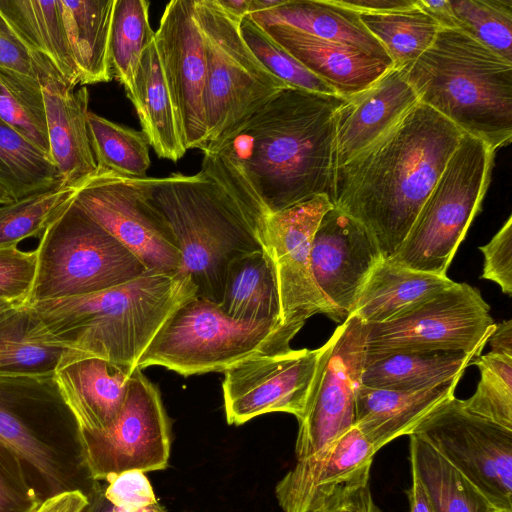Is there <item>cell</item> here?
I'll return each mask as SVG.
<instances>
[{
    "label": "cell",
    "mask_w": 512,
    "mask_h": 512,
    "mask_svg": "<svg viewBox=\"0 0 512 512\" xmlns=\"http://www.w3.org/2000/svg\"><path fill=\"white\" fill-rule=\"evenodd\" d=\"M346 98L288 87L201 151V172L262 229L268 214L332 201L335 116Z\"/></svg>",
    "instance_id": "6da1fadb"
},
{
    "label": "cell",
    "mask_w": 512,
    "mask_h": 512,
    "mask_svg": "<svg viewBox=\"0 0 512 512\" xmlns=\"http://www.w3.org/2000/svg\"><path fill=\"white\" fill-rule=\"evenodd\" d=\"M463 134L418 102L376 142L334 170L333 205L368 230L384 259L392 258Z\"/></svg>",
    "instance_id": "7a4b0ae2"
},
{
    "label": "cell",
    "mask_w": 512,
    "mask_h": 512,
    "mask_svg": "<svg viewBox=\"0 0 512 512\" xmlns=\"http://www.w3.org/2000/svg\"><path fill=\"white\" fill-rule=\"evenodd\" d=\"M196 296L197 288L184 271H147L102 291L28 306L67 348L137 368L164 323Z\"/></svg>",
    "instance_id": "3957f363"
},
{
    "label": "cell",
    "mask_w": 512,
    "mask_h": 512,
    "mask_svg": "<svg viewBox=\"0 0 512 512\" xmlns=\"http://www.w3.org/2000/svg\"><path fill=\"white\" fill-rule=\"evenodd\" d=\"M420 103L496 151L512 139V62L458 28H441L410 66Z\"/></svg>",
    "instance_id": "277c9868"
},
{
    "label": "cell",
    "mask_w": 512,
    "mask_h": 512,
    "mask_svg": "<svg viewBox=\"0 0 512 512\" xmlns=\"http://www.w3.org/2000/svg\"><path fill=\"white\" fill-rule=\"evenodd\" d=\"M151 204L172 229L182 255V270L197 297L220 303L229 263L262 249L261 227L215 181L199 171L142 179Z\"/></svg>",
    "instance_id": "5b68a950"
},
{
    "label": "cell",
    "mask_w": 512,
    "mask_h": 512,
    "mask_svg": "<svg viewBox=\"0 0 512 512\" xmlns=\"http://www.w3.org/2000/svg\"><path fill=\"white\" fill-rule=\"evenodd\" d=\"M0 442L40 483L43 500L73 490L88 497L98 482L86 469L80 429L54 373L0 375Z\"/></svg>",
    "instance_id": "8992f818"
},
{
    "label": "cell",
    "mask_w": 512,
    "mask_h": 512,
    "mask_svg": "<svg viewBox=\"0 0 512 512\" xmlns=\"http://www.w3.org/2000/svg\"><path fill=\"white\" fill-rule=\"evenodd\" d=\"M301 328L280 321L237 320L196 296L164 323L137 367L161 366L183 376L225 372L246 360L291 350Z\"/></svg>",
    "instance_id": "52a82bcc"
},
{
    "label": "cell",
    "mask_w": 512,
    "mask_h": 512,
    "mask_svg": "<svg viewBox=\"0 0 512 512\" xmlns=\"http://www.w3.org/2000/svg\"><path fill=\"white\" fill-rule=\"evenodd\" d=\"M496 151L463 134L409 233L390 260L447 276L448 267L488 189Z\"/></svg>",
    "instance_id": "ba28073f"
},
{
    "label": "cell",
    "mask_w": 512,
    "mask_h": 512,
    "mask_svg": "<svg viewBox=\"0 0 512 512\" xmlns=\"http://www.w3.org/2000/svg\"><path fill=\"white\" fill-rule=\"evenodd\" d=\"M35 250L37 272L26 305L95 293L148 271L74 198L48 225Z\"/></svg>",
    "instance_id": "9c48e42d"
},
{
    "label": "cell",
    "mask_w": 512,
    "mask_h": 512,
    "mask_svg": "<svg viewBox=\"0 0 512 512\" xmlns=\"http://www.w3.org/2000/svg\"><path fill=\"white\" fill-rule=\"evenodd\" d=\"M195 5L207 61L204 118L208 144L289 86L255 57L241 35L240 22L217 0H195Z\"/></svg>",
    "instance_id": "30bf717a"
},
{
    "label": "cell",
    "mask_w": 512,
    "mask_h": 512,
    "mask_svg": "<svg viewBox=\"0 0 512 512\" xmlns=\"http://www.w3.org/2000/svg\"><path fill=\"white\" fill-rule=\"evenodd\" d=\"M495 327L480 291L454 282L398 318L366 324L365 360L427 350H462L479 357Z\"/></svg>",
    "instance_id": "8fae6325"
},
{
    "label": "cell",
    "mask_w": 512,
    "mask_h": 512,
    "mask_svg": "<svg viewBox=\"0 0 512 512\" xmlns=\"http://www.w3.org/2000/svg\"><path fill=\"white\" fill-rule=\"evenodd\" d=\"M498 510L512 511V430L467 411L455 396L413 431Z\"/></svg>",
    "instance_id": "7c38bea8"
},
{
    "label": "cell",
    "mask_w": 512,
    "mask_h": 512,
    "mask_svg": "<svg viewBox=\"0 0 512 512\" xmlns=\"http://www.w3.org/2000/svg\"><path fill=\"white\" fill-rule=\"evenodd\" d=\"M86 469L94 481L125 471L163 470L170 456V420L158 388L136 368L121 411L103 431H81Z\"/></svg>",
    "instance_id": "4fadbf2b"
},
{
    "label": "cell",
    "mask_w": 512,
    "mask_h": 512,
    "mask_svg": "<svg viewBox=\"0 0 512 512\" xmlns=\"http://www.w3.org/2000/svg\"><path fill=\"white\" fill-rule=\"evenodd\" d=\"M142 179L96 171L74 185V202L148 271H183L174 233L148 200Z\"/></svg>",
    "instance_id": "5bb4252c"
},
{
    "label": "cell",
    "mask_w": 512,
    "mask_h": 512,
    "mask_svg": "<svg viewBox=\"0 0 512 512\" xmlns=\"http://www.w3.org/2000/svg\"><path fill=\"white\" fill-rule=\"evenodd\" d=\"M366 323L350 314L321 346L318 368L295 444L297 461L312 457L355 426L365 365Z\"/></svg>",
    "instance_id": "9a60e30c"
},
{
    "label": "cell",
    "mask_w": 512,
    "mask_h": 512,
    "mask_svg": "<svg viewBox=\"0 0 512 512\" xmlns=\"http://www.w3.org/2000/svg\"><path fill=\"white\" fill-rule=\"evenodd\" d=\"M333 206L327 195L319 194L264 219L260 243L275 268L285 325L303 327L315 314H326L337 323L343 322L318 289L310 259L314 233Z\"/></svg>",
    "instance_id": "2e32d148"
},
{
    "label": "cell",
    "mask_w": 512,
    "mask_h": 512,
    "mask_svg": "<svg viewBox=\"0 0 512 512\" xmlns=\"http://www.w3.org/2000/svg\"><path fill=\"white\" fill-rule=\"evenodd\" d=\"M322 348L289 350L246 360L224 373L226 421L242 425L272 412L299 420L306 408Z\"/></svg>",
    "instance_id": "e0dca14e"
},
{
    "label": "cell",
    "mask_w": 512,
    "mask_h": 512,
    "mask_svg": "<svg viewBox=\"0 0 512 512\" xmlns=\"http://www.w3.org/2000/svg\"><path fill=\"white\" fill-rule=\"evenodd\" d=\"M155 45L186 150L207 145L204 37L195 0L170 1L155 31Z\"/></svg>",
    "instance_id": "ac0fdd59"
},
{
    "label": "cell",
    "mask_w": 512,
    "mask_h": 512,
    "mask_svg": "<svg viewBox=\"0 0 512 512\" xmlns=\"http://www.w3.org/2000/svg\"><path fill=\"white\" fill-rule=\"evenodd\" d=\"M310 259L318 289L344 321L383 255L361 223L333 206L314 233Z\"/></svg>",
    "instance_id": "d6986e66"
},
{
    "label": "cell",
    "mask_w": 512,
    "mask_h": 512,
    "mask_svg": "<svg viewBox=\"0 0 512 512\" xmlns=\"http://www.w3.org/2000/svg\"><path fill=\"white\" fill-rule=\"evenodd\" d=\"M377 451L353 426L318 454L296 461L276 485L280 507L284 512H307L338 490L369 482Z\"/></svg>",
    "instance_id": "ffe728a7"
},
{
    "label": "cell",
    "mask_w": 512,
    "mask_h": 512,
    "mask_svg": "<svg viewBox=\"0 0 512 512\" xmlns=\"http://www.w3.org/2000/svg\"><path fill=\"white\" fill-rule=\"evenodd\" d=\"M406 68H391L345 99L335 116L334 170L372 145L417 103Z\"/></svg>",
    "instance_id": "44dd1931"
},
{
    "label": "cell",
    "mask_w": 512,
    "mask_h": 512,
    "mask_svg": "<svg viewBox=\"0 0 512 512\" xmlns=\"http://www.w3.org/2000/svg\"><path fill=\"white\" fill-rule=\"evenodd\" d=\"M135 369L77 351L61 361L54 379L81 431H103L115 422Z\"/></svg>",
    "instance_id": "7402d4cb"
},
{
    "label": "cell",
    "mask_w": 512,
    "mask_h": 512,
    "mask_svg": "<svg viewBox=\"0 0 512 512\" xmlns=\"http://www.w3.org/2000/svg\"><path fill=\"white\" fill-rule=\"evenodd\" d=\"M49 157L65 185L92 176L97 170L87 125L89 92L71 88L59 75L41 82Z\"/></svg>",
    "instance_id": "603a6c76"
},
{
    "label": "cell",
    "mask_w": 512,
    "mask_h": 512,
    "mask_svg": "<svg viewBox=\"0 0 512 512\" xmlns=\"http://www.w3.org/2000/svg\"><path fill=\"white\" fill-rule=\"evenodd\" d=\"M261 27L304 67L344 98L368 88L392 68L391 64L356 49L284 25Z\"/></svg>",
    "instance_id": "cb8c5ba5"
},
{
    "label": "cell",
    "mask_w": 512,
    "mask_h": 512,
    "mask_svg": "<svg viewBox=\"0 0 512 512\" xmlns=\"http://www.w3.org/2000/svg\"><path fill=\"white\" fill-rule=\"evenodd\" d=\"M461 377L417 391L360 385L356 394L355 426L379 450L403 435H411L437 407L454 397Z\"/></svg>",
    "instance_id": "d4e9b609"
},
{
    "label": "cell",
    "mask_w": 512,
    "mask_h": 512,
    "mask_svg": "<svg viewBox=\"0 0 512 512\" xmlns=\"http://www.w3.org/2000/svg\"><path fill=\"white\" fill-rule=\"evenodd\" d=\"M249 16L261 26L284 25L392 65L384 48L360 20L359 13L331 0H283L277 7Z\"/></svg>",
    "instance_id": "484cf974"
},
{
    "label": "cell",
    "mask_w": 512,
    "mask_h": 512,
    "mask_svg": "<svg viewBox=\"0 0 512 512\" xmlns=\"http://www.w3.org/2000/svg\"><path fill=\"white\" fill-rule=\"evenodd\" d=\"M453 284L448 276L415 271L383 258L362 288L351 314L366 324L387 322Z\"/></svg>",
    "instance_id": "4316f807"
},
{
    "label": "cell",
    "mask_w": 512,
    "mask_h": 512,
    "mask_svg": "<svg viewBox=\"0 0 512 512\" xmlns=\"http://www.w3.org/2000/svg\"><path fill=\"white\" fill-rule=\"evenodd\" d=\"M142 132L158 157L177 162L187 152L161 68L155 40L144 51L132 86L125 90Z\"/></svg>",
    "instance_id": "83f0119b"
},
{
    "label": "cell",
    "mask_w": 512,
    "mask_h": 512,
    "mask_svg": "<svg viewBox=\"0 0 512 512\" xmlns=\"http://www.w3.org/2000/svg\"><path fill=\"white\" fill-rule=\"evenodd\" d=\"M73 351L45 329L30 306L0 312V375L53 374Z\"/></svg>",
    "instance_id": "f1b7e54d"
},
{
    "label": "cell",
    "mask_w": 512,
    "mask_h": 512,
    "mask_svg": "<svg viewBox=\"0 0 512 512\" xmlns=\"http://www.w3.org/2000/svg\"><path fill=\"white\" fill-rule=\"evenodd\" d=\"M478 357L462 350L396 352L365 360L361 384L371 388L417 391L462 377Z\"/></svg>",
    "instance_id": "f546056e"
},
{
    "label": "cell",
    "mask_w": 512,
    "mask_h": 512,
    "mask_svg": "<svg viewBox=\"0 0 512 512\" xmlns=\"http://www.w3.org/2000/svg\"><path fill=\"white\" fill-rule=\"evenodd\" d=\"M115 0H58L80 85L112 80L109 57Z\"/></svg>",
    "instance_id": "4dcf8cb0"
},
{
    "label": "cell",
    "mask_w": 512,
    "mask_h": 512,
    "mask_svg": "<svg viewBox=\"0 0 512 512\" xmlns=\"http://www.w3.org/2000/svg\"><path fill=\"white\" fill-rule=\"evenodd\" d=\"M218 305L237 320L283 323L275 268L263 248L229 263Z\"/></svg>",
    "instance_id": "1f68e13d"
},
{
    "label": "cell",
    "mask_w": 512,
    "mask_h": 512,
    "mask_svg": "<svg viewBox=\"0 0 512 512\" xmlns=\"http://www.w3.org/2000/svg\"><path fill=\"white\" fill-rule=\"evenodd\" d=\"M0 11L24 42L46 59L69 87L80 85L58 0H0Z\"/></svg>",
    "instance_id": "d6a6232c"
},
{
    "label": "cell",
    "mask_w": 512,
    "mask_h": 512,
    "mask_svg": "<svg viewBox=\"0 0 512 512\" xmlns=\"http://www.w3.org/2000/svg\"><path fill=\"white\" fill-rule=\"evenodd\" d=\"M410 436L411 472L422 484L435 512H496L498 509L430 444Z\"/></svg>",
    "instance_id": "836d02e7"
},
{
    "label": "cell",
    "mask_w": 512,
    "mask_h": 512,
    "mask_svg": "<svg viewBox=\"0 0 512 512\" xmlns=\"http://www.w3.org/2000/svg\"><path fill=\"white\" fill-rule=\"evenodd\" d=\"M359 15L386 51L393 68L410 66L433 44L441 29L418 3L404 10Z\"/></svg>",
    "instance_id": "e575fe53"
},
{
    "label": "cell",
    "mask_w": 512,
    "mask_h": 512,
    "mask_svg": "<svg viewBox=\"0 0 512 512\" xmlns=\"http://www.w3.org/2000/svg\"><path fill=\"white\" fill-rule=\"evenodd\" d=\"M0 183L16 199L65 185L49 156L1 119Z\"/></svg>",
    "instance_id": "d590c367"
},
{
    "label": "cell",
    "mask_w": 512,
    "mask_h": 512,
    "mask_svg": "<svg viewBox=\"0 0 512 512\" xmlns=\"http://www.w3.org/2000/svg\"><path fill=\"white\" fill-rule=\"evenodd\" d=\"M87 125L96 171L126 178L147 177L151 164L150 145L142 131L114 123L91 111Z\"/></svg>",
    "instance_id": "8d00e7d4"
},
{
    "label": "cell",
    "mask_w": 512,
    "mask_h": 512,
    "mask_svg": "<svg viewBox=\"0 0 512 512\" xmlns=\"http://www.w3.org/2000/svg\"><path fill=\"white\" fill-rule=\"evenodd\" d=\"M145 0H115L109 43L113 78L129 89L146 48L154 41Z\"/></svg>",
    "instance_id": "74e56055"
},
{
    "label": "cell",
    "mask_w": 512,
    "mask_h": 512,
    "mask_svg": "<svg viewBox=\"0 0 512 512\" xmlns=\"http://www.w3.org/2000/svg\"><path fill=\"white\" fill-rule=\"evenodd\" d=\"M0 119L49 156L45 106L38 79L0 67Z\"/></svg>",
    "instance_id": "f35d334b"
},
{
    "label": "cell",
    "mask_w": 512,
    "mask_h": 512,
    "mask_svg": "<svg viewBox=\"0 0 512 512\" xmlns=\"http://www.w3.org/2000/svg\"><path fill=\"white\" fill-rule=\"evenodd\" d=\"M75 187L62 185L0 205V248L41 237L48 225L73 200Z\"/></svg>",
    "instance_id": "ab89813d"
},
{
    "label": "cell",
    "mask_w": 512,
    "mask_h": 512,
    "mask_svg": "<svg viewBox=\"0 0 512 512\" xmlns=\"http://www.w3.org/2000/svg\"><path fill=\"white\" fill-rule=\"evenodd\" d=\"M457 28L512 62V0H450Z\"/></svg>",
    "instance_id": "60d3db41"
},
{
    "label": "cell",
    "mask_w": 512,
    "mask_h": 512,
    "mask_svg": "<svg viewBox=\"0 0 512 512\" xmlns=\"http://www.w3.org/2000/svg\"><path fill=\"white\" fill-rule=\"evenodd\" d=\"M480 371L475 393L462 400L464 408L512 430V356L494 352L473 360Z\"/></svg>",
    "instance_id": "b9f144b4"
},
{
    "label": "cell",
    "mask_w": 512,
    "mask_h": 512,
    "mask_svg": "<svg viewBox=\"0 0 512 512\" xmlns=\"http://www.w3.org/2000/svg\"><path fill=\"white\" fill-rule=\"evenodd\" d=\"M239 28L244 41L255 57L269 72L289 87L322 94H337L273 40L250 16L241 20Z\"/></svg>",
    "instance_id": "7bdbcfd3"
},
{
    "label": "cell",
    "mask_w": 512,
    "mask_h": 512,
    "mask_svg": "<svg viewBox=\"0 0 512 512\" xmlns=\"http://www.w3.org/2000/svg\"><path fill=\"white\" fill-rule=\"evenodd\" d=\"M42 501L21 458L0 442V512H35Z\"/></svg>",
    "instance_id": "ee69618b"
},
{
    "label": "cell",
    "mask_w": 512,
    "mask_h": 512,
    "mask_svg": "<svg viewBox=\"0 0 512 512\" xmlns=\"http://www.w3.org/2000/svg\"><path fill=\"white\" fill-rule=\"evenodd\" d=\"M37 272V252L0 248V302L26 305Z\"/></svg>",
    "instance_id": "f6af8a7d"
},
{
    "label": "cell",
    "mask_w": 512,
    "mask_h": 512,
    "mask_svg": "<svg viewBox=\"0 0 512 512\" xmlns=\"http://www.w3.org/2000/svg\"><path fill=\"white\" fill-rule=\"evenodd\" d=\"M0 67L38 79L59 75L54 67L35 53L0 11ZM60 76V75H59Z\"/></svg>",
    "instance_id": "bcb514c9"
},
{
    "label": "cell",
    "mask_w": 512,
    "mask_h": 512,
    "mask_svg": "<svg viewBox=\"0 0 512 512\" xmlns=\"http://www.w3.org/2000/svg\"><path fill=\"white\" fill-rule=\"evenodd\" d=\"M104 495L115 507L128 512H141L158 503L153 488L139 470L125 471L110 476Z\"/></svg>",
    "instance_id": "7dc6e473"
},
{
    "label": "cell",
    "mask_w": 512,
    "mask_h": 512,
    "mask_svg": "<svg viewBox=\"0 0 512 512\" xmlns=\"http://www.w3.org/2000/svg\"><path fill=\"white\" fill-rule=\"evenodd\" d=\"M484 255L481 278L498 284L501 290L512 296V216L484 246L479 247Z\"/></svg>",
    "instance_id": "c3c4849f"
},
{
    "label": "cell",
    "mask_w": 512,
    "mask_h": 512,
    "mask_svg": "<svg viewBox=\"0 0 512 512\" xmlns=\"http://www.w3.org/2000/svg\"><path fill=\"white\" fill-rule=\"evenodd\" d=\"M307 512H382L373 500L369 482L343 488Z\"/></svg>",
    "instance_id": "681fc988"
},
{
    "label": "cell",
    "mask_w": 512,
    "mask_h": 512,
    "mask_svg": "<svg viewBox=\"0 0 512 512\" xmlns=\"http://www.w3.org/2000/svg\"><path fill=\"white\" fill-rule=\"evenodd\" d=\"M333 3L359 14L387 13L411 8L417 0H331Z\"/></svg>",
    "instance_id": "f907efd6"
},
{
    "label": "cell",
    "mask_w": 512,
    "mask_h": 512,
    "mask_svg": "<svg viewBox=\"0 0 512 512\" xmlns=\"http://www.w3.org/2000/svg\"><path fill=\"white\" fill-rule=\"evenodd\" d=\"M87 504L88 497L73 490L44 499L35 512H83Z\"/></svg>",
    "instance_id": "816d5d0a"
},
{
    "label": "cell",
    "mask_w": 512,
    "mask_h": 512,
    "mask_svg": "<svg viewBox=\"0 0 512 512\" xmlns=\"http://www.w3.org/2000/svg\"><path fill=\"white\" fill-rule=\"evenodd\" d=\"M417 3L441 28H457L450 0H417Z\"/></svg>",
    "instance_id": "f5cc1de1"
},
{
    "label": "cell",
    "mask_w": 512,
    "mask_h": 512,
    "mask_svg": "<svg viewBox=\"0 0 512 512\" xmlns=\"http://www.w3.org/2000/svg\"><path fill=\"white\" fill-rule=\"evenodd\" d=\"M83 512H127L115 507L104 495V487L97 482L91 493L88 495V504ZM142 512H165L164 508L156 503Z\"/></svg>",
    "instance_id": "db71d44e"
},
{
    "label": "cell",
    "mask_w": 512,
    "mask_h": 512,
    "mask_svg": "<svg viewBox=\"0 0 512 512\" xmlns=\"http://www.w3.org/2000/svg\"><path fill=\"white\" fill-rule=\"evenodd\" d=\"M488 342L492 348L491 352L512 356V320L496 324Z\"/></svg>",
    "instance_id": "11a10c76"
},
{
    "label": "cell",
    "mask_w": 512,
    "mask_h": 512,
    "mask_svg": "<svg viewBox=\"0 0 512 512\" xmlns=\"http://www.w3.org/2000/svg\"><path fill=\"white\" fill-rule=\"evenodd\" d=\"M407 495L410 512H435L427 493L414 474H412V484Z\"/></svg>",
    "instance_id": "9f6ffc18"
},
{
    "label": "cell",
    "mask_w": 512,
    "mask_h": 512,
    "mask_svg": "<svg viewBox=\"0 0 512 512\" xmlns=\"http://www.w3.org/2000/svg\"><path fill=\"white\" fill-rule=\"evenodd\" d=\"M217 2L239 22L251 14V0H217Z\"/></svg>",
    "instance_id": "6f0895ef"
},
{
    "label": "cell",
    "mask_w": 512,
    "mask_h": 512,
    "mask_svg": "<svg viewBox=\"0 0 512 512\" xmlns=\"http://www.w3.org/2000/svg\"><path fill=\"white\" fill-rule=\"evenodd\" d=\"M14 200H16V198L10 190L0 183V205L13 202Z\"/></svg>",
    "instance_id": "680465c9"
},
{
    "label": "cell",
    "mask_w": 512,
    "mask_h": 512,
    "mask_svg": "<svg viewBox=\"0 0 512 512\" xmlns=\"http://www.w3.org/2000/svg\"><path fill=\"white\" fill-rule=\"evenodd\" d=\"M11 306H14L13 304H9V303H5V302H0V312L11 307Z\"/></svg>",
    "instance_id": "91938a15"
},
{
    "label": "cell",
    "mask_w": 512,
    "mask_h": 512,
    "mask_svg": "<svg viewBox=\"0 0 512 512\" xmlns=\"http://www.w3.org/2000/svg\"><path fill=\"white\" fill-rule=\"evenodd\" d=\"M496 512H512V511H501V510H498Z\"/></svg>",
    "instance_id": "94428289"
}]
</instances>
